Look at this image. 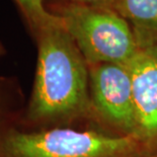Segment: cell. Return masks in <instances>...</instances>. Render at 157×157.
<instances>
[{
	"label": "cell",
	"mask_w": 157,
	"mask_h": 157,
	"mask_svg": "<svg viewBox=\"0 0 157 157\" xmlns=\"http://www.w3.org/2000/svg\"><path fill=\"white\" fill-rule=\"evenodd\" d=\"M148 157H157V152L153 153V154H151V155H149Z\"/></svg>",
	"instance_id": "8fae6325"
},
{
	"label": "cell",
	"mask_w": 157,
	"mask_h": 157,
	"mask_svg": "<svg viewBox=\"0 0 157 157\" xmlns=\"http://www.w3.org/2000/svg\"><path fill=\"white\" fill-rule=\"evenodd\" d=\"M23 109V95L17 79L0 76V131L17 125Z\"/></svg>",
	"instance_id": "52a82bcc"
},
{
	"label": "cell",
	"mask_w": 157,
	"mask_h": 157,
	"mask_svg": "<svg viewBox=\"0 0 157 157\" xmlns=\"http://www.w3.org/2000/svg\"><path fill=\"white\" fill-rule=\"evenodd\" d=\"M34 38L51 25L62 22L60 16L45 7V0H15Z\"/></svg>",
	"instance_id": "ba28073f"
},
{
	"label": "cell",
	"mask_w": 157,
	"mask_h": 157,
	"mask_svg": "<svg viewBox=\"0 0 157 157\" xmlns=\"http://www.w3.org/2000/svg\"><path fill=\"white\" fill-rule=\"evenodd\" d=\"M88 65H128L140 50L129 22L113 8L65 2L52 7Z\"/></svg>",
	"instance_id": "3957f363"
},
{
	"label": "cell",
	"mask_w": 157,
	"mask_h": 157,
	"mask_svg": "<svg viewBox=\"0 0 157 157\" xmlns=\"http://www.w3.org/2000/svg\"><path fill=\"white\" fill-rule=\"evenodd\" d=\"M68 2L76 4L94 6V7H109L113 8L115 0H67Z\"/></svg>",
	"instance_id": "9c48e42d"
},
{
	"label": "cell",
	"mask_w": 157,
	"mask_h": 157,
	"mask_svg": "<svg viewBox=\"0 0 157 157\" xmlns=\"http://www.w3.org/2000/svg\"><path fill=\"white\" fill-rule=\"evenodd\" d=\"M5 54H6V49H5L4 45L2 44V42L0 41V58H2Z\"/></svg>",
	"instance_id": "30bf717a"
},
{
	"label": "cell",
	"mask_w": 157,
	"mask_h": 157,
	"mask_svg": "<svg viewBox=\"0 0 157 157\" xmlns=\"http://www.w3.org/2000/svg\"><path fill=\"white\" fill-rule=\"evenodd\" d=\"M137 131L150 155L157 152V45L140 49L129 64Z\"/></svg>",
	"instance_id": "5b68a950"
},
{
	"label": "cell",
	"mask_w": 157,
	"mask_h": 157,
	"mask_svg": "<svg viewBox=\"0 0 157 157\" xmlns=\"http://www.w3.org/2000/svg\"><path fill=\"white\" fill-rule=\"evenodd\" d=\"M34 86L17 125L25 130L71 128L93 120L88 64L62 22L35 36Z\"/></svg>",
	"instance_id": "6da1fadb"
},
{
	"label": "cell",
	"mask_w": 157,
	"mask_h": 157,
	"mask_svg": "<svg viewBox=\"0 0 157 157\" xmlns=\"http://www.w3.org/2000/svg\"><path fill=\"white\" fill-rule=\"evenodd\" d=\"M113 8L131 25L140 49L157 45V0H115Z\"/></svg>",
	"instance_id": "8992f818"
},
{
	"label": "cell",
	"mask_w": 157,
	"mask_h": 157,
	"mask_svg": "<svg viewBox=\"0 0 157 157\" xmlns=\"http://www.w3.org/2000/svg\"><path fill=\"white\" fill-rule=\"evenodd\" d=\"M88 70L93 121L109 127L117 135L135 137L137 122L128 66L98 63L88 65Z\"/></svg>",
	"instance_id": "277c9868"
},
{
	"label": "cell",
	"mask_w": 157,
	"mask_h": 157,
	"mask_svg": "<svg viewBox=\"0 0 157 157\" xmlns=\"http://www.w3.org/2000/svg\"><path fill=\"white\" fill-rule=\"evenodd\" d=\"M132 136L108 135L73 128L25 130L11 126L0 131V157H148Z\"/></svg>",
	"instance_id": "7a4b0ae2"
}]
</instances>
